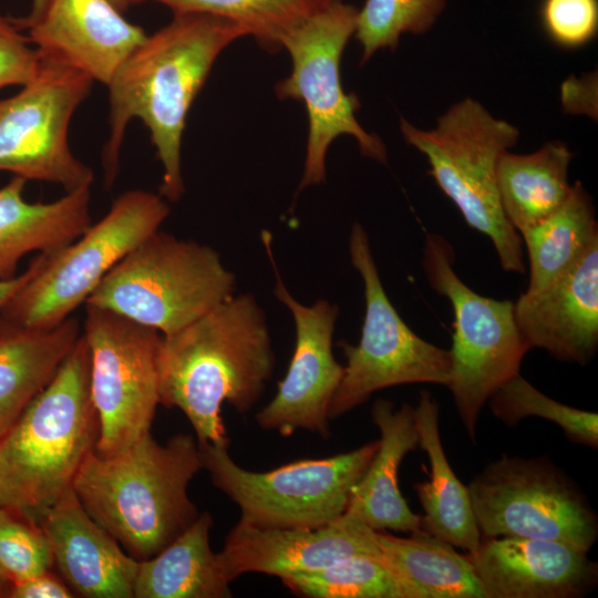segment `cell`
I'll return each mask as SVG.
<instances>
[{
	"instance_id": "cell-7",
	"label": "cell",
	"mask_w": 598,
	"mask_h": 598,
	"mask_svg": "<svg viewBox=\"0 0 598 598\" xmlns=\"http://www.w3.org/2000/svg\"><path fill=\"white\" fill-rule=\"evenodd\" d=\"M455 251L439 234H427L422 267L431 288L452 307L450 389L468 436L475 441L480 413L488 399L519 373L530 350L515 318L514 301L484 297L455 272Z\"/></svg>"
},
{
	"instance_id": "cell-9",
	"label": "cell",
	"mask_w": 598,
	"mask_h": 598,
	"mask_svg": "<svg viewBox=\"0 0 598 598\" xmlns=\"http://www.w3.org/2000/svg\"><path fill=\"white\" fill-rule=\"evenodd\" d=\"M169 214L161 196L134 189L74 241L47 254L41 269L1 308L0 315L28 327L50 328L85 303L104 276L157 231Z\"/></svg>"
},
{
	"instance_id": "cell-38",
	"label": "cell",
	"mask_w": 598,
	"mask_h": 598,
	"mask_svg": "<svg viewBox=\"0 0 598 598\" xmlns=\"http://www.w3.org/2000/svg\"><path fill=\"white\" fill-rule=\"evenodd\" d=\"M11 582L0 575V597H8Z\"/></svg>"
},
{
	"instance_id": "cell-11",
	"label": "cell",
	"mask_w": 598,
	"mask_h": 598,
	"mask_svg": "<svg viewBox=\"0 0 598 598\" xmlns=\"http://www.w3.org/2000/svg\"><path fill=\"white\" fill-rule=\"evenodd\" d=\"M467 487L483 538L546 539L584 553L597 540L595 511L576 483L548 458L503 454Z\"/></svg>"
},
{
	"instance_id": "cell-4",
	"label": "cell",
	"mask_w": 598,
	"mask_h": 598,
	"mask_svg": "<svg viewBox=\"0 0 598 598\" xmlns=\"http://www.w3.org/2000/svg\"><path fill=\"white\" fill-rule=\"evenodd\" d=\"M99 433L90 350L81 333L53 379L0 439V507L39 524L73 488Z\"/></svg>"
},
{
	"instance_id": "cell-18",
	"label": "cell",
	"mask_w": 598,
	"mask_h": 598,
	"mask_svg": "<svg viewBox=\"0 0 598 598\" xmlns=\"http://www.w3.org/2000/svg\"><path fill=\"white\" fill-rule=\"evenodd\" d=\"M484 598H579L597 584V564L563 543L499 536L468 555Z\"/></svg>"
},
{
	"instance_id": "cell-33",
	"label": "cell",
	"mask_w": 598,
	"mask_h": 598,
	"mask_svg": "<svg viewBox=\"0 0 598 598\" xmlns=\"http://www.w3.org/2000/svg\"><path fill=\"white\" fill-rule=\"evenodd\" d=\"M52 567L51 546L42 527L0 507V575L12 585Z\"/></svg>"
},
{
	"instance_id": "cell-20",
	"label": "cell",
	"mask_w": 598,
	"mask_h": 598,
	"mask_svg": "<svg viewBox=\"0 0 598 598\" xmlns=\"http://www.w3.org/2000/svg\"><path fill=\"white\" fill-rule=\"evenodd\" d=\"M39 525L50 542L53 567L75 596L134 598L140 561L86 513L73 488Z\"/></svg>"
},
{
	"instance_id": "cell-31",
	"label": "cell",
	"mask_w": 598,
	"mask_h": 598,
	"mask_svg": "<svg viewBox=\"0 0 598 598\" xmlns=\"http://www.w3.org/2000/svg\"><path fill=\"white\" fill-rule=\"evenodd\" d=\"M494 416L508 426L537 416L559 425L573 442L598 446V415L563 404L537 390L519 373L505 382L489 399Z\"/></svg>"
},
{
	"instance_id": "cell-10",
	"label": "cell",
	"mask_w": 598,
	"mask_h": 598,
	"mask_svg": "<svg viewBox=\"0 0 598 598\" xmlns=\"http://www.w3.org/2000/svg\"><path fill=\"white\" fill-rule=\"evenodd\" d=\"M358 9L334 0L282 41L292 69L277 83L279 99L302 101L308 114V140L302 178L298 192L326 182V156L330 144L340 135L355 138L362 155L386 163L382 141L367 132L357 121L359 101L346 94L340 80V60L355 31Z\"/></svg>"
},
{
	"instance_id": "cell-13",
	"label": "cell",
	"mask_w": 598,
	"mask_h": 598,
	"mask_svg": "<svg viewBox=\"0 0 598 598\" xmlns=\"http://www.w3.org/2000/svg\"><path fill=\"white\" fill-rule=\"evenodd\" d=\"M92 81L39 53L35 75L17 94L0 100V171L59 184L66 193L90 188L94 173L71 152L68 132Z\"/></svg>"
},
{
	"instance_id": "cell-39",
	"label": "cell",
	"mask_w": 598,
	"mask_h": 598,
	"mask_svg": "<svg viewBox=\"0 0 598 598\" xmlns=\"http://www.w3.org/2000/svg\"><path fill=\"white\" fill-rule=\"evenodd\" d=\"M118 10L123 11L131 6L130 0H110Z\"/></svg>"
},
{
	"instance_id": "cell-1",
	"label": "cell",
	"mask_w": 598,
	"mask_h": 598,
	"mask_svg": "<svg viewBox=\"0 0 598 598\" xmlns=\"http://www.w3.org/2000/svg\"><path fill=\"white\" fill-rule=\"evenodd\" d=\"M247 30L204 13H174L172 21L144 41L107 84L110 134L102 153L105 184L118 172L124 133L132 118L147 126L163 166L159 195L178 202L185 192L181 146L189 107L217 56Z\"/></svg>"
},
{
	"instance_id": "cell-19",
	"label": "cell",
	"mask_w": 598,
	"mask_h": 598,
	"mask_svg": "<svg viewBox=\"0 0 598 598\" xmlns=\"http://www.w3.org/2000/svg\"><path fill=\"white\" fill-rule=\"evenodd\" d=\"M514 318L529 349L585 365L598 348V243L568 271L514 301Z\"/></svg>"
},
{
	"instance_id": "cell-34",
	"label": "cell",
	"mask_w": 598,
	"mask_h": 598,
	"mask_svg": "<svg viewBox=\"0 0 598 598\" xmlns=\"http://www.w3.org/2000/svg\"><path fill=\"white\" fill-rule=\"evenodd\" d=\"M540 21L557 45L576 49L590 42L598 31V0H543Z\"/></svg>"
},
{
	"instance_id": "cell-27",
	"label": "cell",
	"mask_w": 598,
	"mask_h": 598,
	"mask_svg": "<svg viewBox=\"0 0 598 598\" xmlns=\"http://www.w3.org/2000/svg\"><path fill=\"white\" fill-rule=\"evenodd\" d=\"M573 153L550 142L529 154H502L496 185L502 209L520 235L557 210L570 194L568 169Z\"/></svg>"
},
{
	"instance_id": "cell-28",
	"label": "cell",
	"mask_w": 598,
	"mask_h": 598,
	"mask_svg": "<svg viewBox=\"0 0 598 598\" xmlns=\"http://www.w3.org/2000/svg\"><path fill=\"white\" fill-rule=\"evenodd\" d=\"M520 238L529 264L525 292L544 289L575 266L598 243L594 202L581 183H574L565 203Z\"/></svg>"
},
{
	"instance_id": "cell-29",
	"label": "cell",
	"mask_w": 598,
	"mask_h": 598,
	"mask_svg": "<svg viewBox=\"0 0 598 598\" xmlns=\"http://www.w3.org/2000/svg\"><path fill=\"white\" fill-rule=\"evenodd\" d=\"M155 1L174 13H204L243 25L248 35L271 52L306 20L334 0H130L131 4Z\"/></svg>"
},
{
	"instance_id": "cell-32",
	"label": "cell",
	"mask_w": 598,
	"mask_h": 598,
	"mask_svg": "<svg viewBox=\"0 0 598 598\" xmlns=\"http://www.w3.org/2000/svg\"><path fill=\"white\" fill-rule=\"evenodd\" d=\"M445 6L446 0H367L358 11L354 31L362 48L361 62L379 50H394L405 33H426Z\"/></svg>"
},
{
	"instance_id": "cell-16",
	"label": "cell",
	"mask_w": 598,
	"mask_h": 598,
	"mask_svg": "<svg viewBox=\"0 0 598 598\" xmlns=\"http://www.w3.org/2000/svg\"><path fill=\"white\" fill-rule=\"evenodd\" d=\"M11 19L39 53L105 85L146 38L110 0H45L38 12Z\"/></svg>"
},
{
	"instance_id": "cell-5",
	"label": "cell",
	"mask_w": 598,
	"mask_h": 598,
	"mask_svg": "<svg viewBox=\"0 0 598 598\" xmlns=\"http://www.w3.org/2000/svg\"><path fill=\"white\" fill-rule=\"evenodd\" d=\"M400 131L427 158L430 174L466 224L491 239L502 268L524 274L523 241L504 215L496 185L498 161L517 143L518 128L466 97L435 127L424 131L401 117Z\"/></svg>"
},
{
	"instance_id": "cell-12",
	"label": "cell",
	"mask_w": 598,
	"mask_h": 598,
	"mask_svg": "<svg viewBox=\"0 0 598 598\" xmlns=\"http://www.w3.org/2000/svg\"><path fill=\"white\" fill-rule=\"evenodd\" d=\"M352 266L364 286L365 313L358 344L340 340L347 365L329 408L339 417L365 402L374 392L401 384L447 385L450 351L411 330L390 301L364 228L354 223L349 237Z\"/></svg>"
},
{
	"instance_id": "cell-40",
	"label": "cell",
	"mask_w": 598,
	"mask_h": 598,
	"mask_svg": "<svg viewBox=\"0 0 598 598\" xmlns=\"http://www.w3.org/2000/svg\"><path fill=\"white\" fill-rule=\"evenodd\" d=\"M45 0H32V9L30 13L38 12L44 4Z\"/></svg>"
},
{
	"instance_id": "cell-26",
	"label": "cell",
	"mask_w": 598,
	"mask_h": 598,
	"mask_svg": "<svg viewBox=\"0 0 598 598\" xmlns=\"http://www.w3.org/2000/svg\"><path fill=\"white\" fill-rule=\"evenodd\" d=\"M380 559L402 586L405 598H484L468 556L424 530L410 537L375 532Z\"/></svg>"
},
{
	"instance_id": "cell-21",
	"label": "cell",
	"mask_w": 598,
	"mask_h": 598,
	"mask_svg": "<svg viewBox=\"0 0 598 598\" xmlns=\"http://www.w3.org/2000/svg\"><path fill=\"white\" fill-rule=\"evenodd\" d=\"M371 416L381 437L369 466L351 491L346 513L375 532L422 530L421 516L409 507L398 476L404 456L420 445L413 406L402 404L396 409L392 401L378 399Z\"/></svg>"
},
{
	"instance_id": "cell-17",
	"label": "cell",
	"mask_w": 598,
	"mask_h": 598,
	"mask_svg": "<svg viewBox=\"0 0 598 598\" xmlns=\"http://www.w3.org/2000/svg\"><path fill=\"white\" fill-rule=\"evenodd\" d=\"M375 530L346 513L316 528H260L238 522L219 554L230 581L246 573L278 578L358 556H380Z\"/></svg>"
},
{
	"instance_id": "cell-22",
	"label": "cell",
	"mask_w": 598,
	"mask_h": 598,
	"mask_svg": "<svg viewBox=\"0 0 598 598\" xmlns=\"http://www.w3.org/2000/svg\"><path fill=\"white\" fill-rule=\"evenodd\" d=\"M27 179L14 176L0 187V278L16 277L30 252L52 254L80 237L90 226V188L65 193L50 203H30Z\"/></svg>"
},
{
	"instance_id": "cell-24",
	"label": "cell",
	"mask_w": 598,
	"mask_h": 598,
	"mask_svg": "<svg viewBox=\"0 0 598 598\" xmlns=\"http://www.w3.org/2000/svg\"><path fill=\"white\" fill-rule=\"evenodd\" d=\"M420 447L430 462V481L414 489L423 508L421 528L427 534L473 554L482 536L474 516L468 487L455 475L445 455L439 430L440 405L422 391L413 408Z\"/></svg>"
},
{
	"instance_id": "cell-14",
	"label": "cell",
	"mask_w": 598,
	"mask_h": 598,
	"mask_svg": "<svg viewBox=\"0 0 598 598\" xmlns=\"http://www.w3.org/2000/svg\"><path fill=\"white\" fill-rule=\"evenodd\" d=\"M90 390L99 419L95 451L118 453L151 432L159 403L157 330L85 305Z\"/></svg>"
},
{
	"instance_id": "cell-8",
	"label": "cell",
	"mask_w": 598,
	"mask_h": 598,
	"mask_svg": "<svg viewBox=\"0 0 598 598\" xmlns=\"http://www.w3.org/2000/svg\"><path fill=\"white\" fill-rule=\"evenodd\" d=\"M378 445L373 441L334 456L252 472L235 463L229 446L198 443L204 470L238 505L239 522L260 528H316L340 518Z\"/></svg>"
},
{
	"instance_id": "cell-6",
	"label": "cell",
	"mask_w": 598,
	"mask_h": 598,
	"mask_svg": "<svg viewBox=\"0 0 598 598\" xmlns=\"http://www.w3.org/2000/svg\"><path fill=\"white\" fill-rule=\"evenodd\" d=\"M235 283L215 249L157 230L104 276L85 305L167 336L230 298Z\"/></svg>"
},
{
	"instance_id": "cell-35",
	"label": "cell",
	"mask_w": 598,
	"mask_h": 598,
	"mask_svg": "<svg viewBox=\"0 0 598 598\" xmlns=\"http://www.w3.org/2000/svg\"><path fill=\"white\" fill-rule=\"evenodd\" d=\"M20 31L11 17L0 14V89L23 86L38 71L39 53Z\"/></svg>"
},
{
	"instance_id": "cell-37",
	"label": "cell",
	"mask_w": 598,
	"mask_h": 598,
	"mask_svg": "<svg viewBox=\"0 0 598 598\" xmlns=\"http://www.w3.org/2000/svg\"><path fill=\"white\" fill-rule=\"evenodd\" d=\"M47 254H39L28 268L11 279L0 278V310L9 299L23 287L43 266Z\"/></svg>"
},
{
	"instance_id": "cell-23",
	"label": "cell",
	"mask_w": 598,
	"mask_h": 598,
	"mask_svg": "<svg viewBox=\"0 0 598 598\" xmlns=\"http://www.w3.org/2000/svg\"><path fill=\"white\" fill-rule=\"evenodd\" d=\"M80 337L73 317L35 328L0 315V439L53 379Z\"/></svg>"
},
{
	"instance_id": "cell-2",
	"label": "cell",
	"mask_w": 598,
	"mask_h": 598,
	"mask_svg": "<svg viewBox=\"0 0 598 598\" xmlns=\"http://www.w3.org/2000/svg\"><path fill=\"white\" fill-rule=\"evenodd\" d=\"M275 365L264 309L251 293L233 295L178 331L161 337L159 403L185 414L198 443L229 446L223 403L239 413L250 411Z\"/></svg>"
},
{
	"instance_id": "cell-36",
	"label": "cell",
	"mask_w": 598,
	"mask_h": 598,
	"mask_svg": "<svg viewBox=\"0 0 598 598\" xmlns=\"http://www.w3.org/2000/svg\"><path fill=\"white\" fill-rule=\"evenodd\" d=\"M75 595L66 582L51 569L11 585L9 598H72Z\"/></svg>"
},
{
	"instance_id": "cell-3",
	"label": "cell",
	"mask_w": 598,
	"mask_h": 598,
	"mask_svg": "<svg viewBox=\"0 0 598 598\" xmlns=\"http://www.w3.org/2000/svg\"><path fill=\"white\" fill-rule=\"evenodd\" d=\"M204 470L198 442L150 433L125 450L89 454L73 482L86 513L138 561L153 557L199 515L188 485Z\"/></svg>"
},
{
	"instance_id": "cell-25",
	"label": "cell",
	"mask_w": 598,
	"mask_h": 598,
	"mask_svg": "<svg viewBox=\"0 0 598 598\" xmlns=\"http://www.w3.org/2000/svg\"><path fill=\"white\" fill-rule=\"evenodd\" d=\"M213 516L200 513L173 542L141 560L134 598H227L228 579L218 553L210 547Z\"/></svg>"
},
{
	"instance_id": "cell-15",
	"label": "cell",
	"mask_w": 598,
	"mask_h": 598,
	"mask_svg": "<svg viewBox=\"0 0 598 598\" xmlns=\"http://www.w3.org/2000/svg\"><path fill=\"white\" fill-rule=\"evenodd\" d=\"M261 239L275 272L274 295L293 317L296 343L275 398L256 414V421L261 429L282 436L302 429L328 437L329 408L343 375V367L332 353L339 308L324 299L311 306L297 301L279 275L270 233L262 230Z\"/></svg>"
},
{
	"instance_id": "cell-30",
	"label": "cell",
	"mask_w": 598,
	"mask_h": 598,
	"mask_svg": "<svg viewBox=\"0 0 598 598\" xmlns=\"http://www.w3.org/2000/svg\"><path fill=\"white\" fill-rule=\"evenodd\" d=\"M280 580L293 594L309 598H405L400 582L375 556H351Z\"/></svg>"
}]
</instances>
